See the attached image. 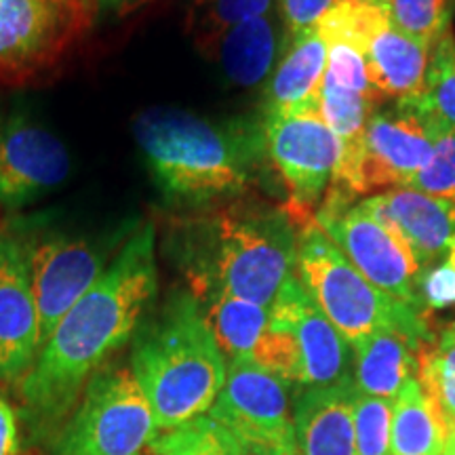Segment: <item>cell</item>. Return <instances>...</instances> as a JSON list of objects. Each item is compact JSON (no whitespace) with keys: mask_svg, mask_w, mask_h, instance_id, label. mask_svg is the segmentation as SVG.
Wrapping results in <instances>:
<instances>
[{"mask_svg":"<svg viewBox=\"0 0 455 455\" xmlns=\"http://www.w3.org/2000/svg\"><path fill=\"white\" fill-rule=\"evenodd\" d=\"M261 131L270 171L287 190L284 212L295 228L306 226L315 220L338 173L341 158L338 135L323 121L318 106L264 114Z\"/></svg>","mask_w":455,"mask_h":455,"instance_id":"cell-8","label":"cell"},{"mask_svg":"<svg viewBox=\"0 0 455 455\" xmlns=\"http://www.w3.org/2000/svg\"><path fill=\"white\" fill-rule=\"evenodd\" d=\"M315 30L327 43H350L361 51L384 100H415L422 91L430 49L392 24L382 0H338Z\"/></svg>","mask_w":455,"mask_h":455,"instance_id":"cell-10","label":"cell"},{"mask_svg":"<svg viewBox=\"0 0 455 455\" xmlns=\"http://www.w3.org/2000/svg\"><path fill=\"white\" fill-rule=\"evenodd\" d=\"M315 221L350 264L379 291L426 310L419 299L422 266L418 264L405 238L375 218L365 203H355V198L329 188L321 207L316 209Z\"/></svg>","mask_w":455,"mask_h":455,"instance_id":"cell-9","label":"cell"},{"mask_svg":"<svg viewBox=\"0 0 455 455\" xmlns=\"http://www.w3.org/2000/svg\"><path fill=\"white\" fill-rule=\"evenodd\" d=\"M270 325L284 329L295 339L304 388L333 386L352 378L350 344L323 315L295 272L272 301Z\"/></svg>","mask_w":455,"mask_h":455,"instance_id":"cell-13","label":"cell"},{"mask_svg":"<svg viewBox=\"0 0 455 455\" xmlns=\"http://www.w3.org/2000/svg\"><path fill=\"white\" fill-rule=\"evenodd\" d=\"M426 112V110H424ZM432 118V152L428 163L415 175L413 190L455 204V129Z\"/></svg>","mask_w":455,"mask_h":455,"instance_id":"cell-29","label":"cell"},{"mask_svg":"<svg viewBox=\"0 0 455 455\" xmlns=\"http://www.w3.org/2000/svg\"><path fill=\"white\" fill-rule=\"evenodd\" d=\"M158 435L155 413L129 367L108 363L84 386L51 455H140Z\"/></svg>","mask_w":455,"mask_h":455,"instance_id":"cell-6","label":"cell"},{"mask_svg":"<svg viewBox=\"0 0 455 455\" xmlns=\"http://www.w3.org/2000/svg\"><path fill=\"white\" fill-rule=\"evenodd\" d=\"M20 453V419L9 398L0 395V455Z\"/></svg>","mask_w":455,"mask_h":455,"instance_id":"cell-35","label":"cell"},{"mask_svg":"<svg viewBox=\"0 0 455 455\" xmlns=\"http://www.w3.org/2000/svg\"><path fill=\"white\" fill-rule=\"evenodd\" d=\"M356 386L350 379L304 388L293 403L298 455H356L355 405Z\"/></svg>","mask_w":455,"mask_h":455,"instance_id":"cell-18","label":"cell"},{"mask_svg":"<svg viewBox=\"0 0 455 455\" xmlns=\"http://www.w3.org/2000/svg\"><path fill=\"white\" fill-rule=\"evenodd\" d=\"M158 291L156 230L135 226L104 275L57 323L20 382L28 422L49 426L70 413L93 373L138 331Z\"/></svg>","mask_w":455,"mask_h":455,"instance_id":"cell-1","label":"cell"},{"mask_svg":"<svg viewBox=\"0 0 455 455\" xmlns=\"http://www.w3.org/2000/svg\"><path fill=\"white\" fill-rule=\"evenodd\" d=\"M413 101L430 116L455 129V38L451 32L430 49L424 87Z\"/></svg>","mask_w":455,"mask_h":455,"instance_id":"cell-26","label":"cell"},{"mask_svg":"<svg viewBox=\"0 0 455 455\" xmlns=\"http://www.w3.org/2000/svg\"><path fill=\"white\" fill-rule=\"evenodd\" d=\"M418 382L441 407L447 422L455 413V323L419 350Z\"/></svg>","mask_w":455,"mask_h":455,"instance_id":"cell-25","label":"cell"},{"mask_svg":"<svg viewBox=\"0 0 455 455\" xmlns=\"http://www.w3.org/2000/svg\"><path fill=\"white\" fill-rule=\"evenodd\" d=\"M447 435L441 407L418 378L409 379L392 401V455H441Z\"/></svg>","mask_w":455,"mask_h":455,"instance_id":"cell-22","label":"cell"},{"mask_svg":"<svg viewBox=\"0 0 455 455\" xmlns=\"http://www.w3.org/2000/svg\"><path fill=\"white\" fill-rule=\"evenodd\" d=\"M419 299L424 308L445 310L455 306V243L445 258L419 278Z\"/></svg>","mask_w":455,"mask_h":455,"instance_id":"cell-33","label":"cell"},{"mask_svg":"<svg viewBox=\"0 0 455 455\" xmlns=\"http://www.w3.org/2000/svg\"><path fill=\"white\" fill-rule=\"evenodd\" d=\"M131 371L150 403L158 432L212 411L226 384L228 363L190 291L173 293L133 333Z\"/></svg>","mask_w":455,"mask_h":455,"instance_id":"cell-4","label":"cell"},{"mask_svg":"<svg viewBox=\"0 0 455 455\" xmlns=\"http://www.w3.org/2000/svg\"><path fill=\"white\" fill-rule=\"evenodd\" d=\"M441 455H455V428H449L445 449H443Z\"/></svg>","mask_w":455,"mask_h":455,"instance_id":"cell-38","label":"cell"},{"mask_svg":"<svg viewBox=\"0 0 455 455\" xmlns=\"http://www.w3.org/2000/svg\"><path fill=\"white\" fill-rule=\"evenodd\" d=\"M352 418L356 455H392V401L356 390Z\"/></svg>","mask_w":455,"mask_h":455,"instance_id":"cell-30","label":"cell"},{"mask_svg":"<svg viewBox=\"0 0 455 455\" xmlns=\"http://www.w3.org/2000/svg\"><path fill=\"white\" fill-rule=\"evenodd\" d=\"M148 0H87L89 15L101 17H123L138 11Z\"/></svg>","mask_w":455,"mask_h":455,"instance_id":"cell-36","label":"cell"},{"mask_svg":"<svg viewBox=\"0 0 455 455\" xmlns=\"http://www.w3.org/2000/svg\"><path fill=\"white\" fill-rule=\"evenodd\" d=\"M283 43H287V30L281 15L272 11L224 32L203 53L218 61L228 83L251 89L268 83L283 55Z\"/></svg>","mask_w":455,"mask_h":455,"instance_id":"cell-19","label":"cell"},{"mask_svg":"<svg viewBox=\"0 0 455 455\" xmlns=\"http://www.w3.org/2000/svg\"><path fill=\"white\" fill-rule=\"evenodd\" d=\"M295 276L348 344L390 329L432 341L424 310L379 291L350 264L315 220L298 228Z\"/></svg>","mask_w":455,"mask_h":455,"instance_id":"cell-5","label":"cell"},{"mask_svg":"<svg viewBox=\"0 0 455 455\" xmlns=\"http://www.w3.org/2000/svg\"><path fill=\"white\" fill-rule=\"evenodd\" d=\"M276 0H195L188 30L195 34L198 49L204 51L221 34L275 11Z\"/></svg>","mask_w":455,"mask_h":455,"instance_id":"cell-24","label":"cell"},{"mask_svg":"<svg viewBox=\"0 0 455 455\" xmlns=\"http://www.w3.org/2000/svg\"><path fill=\"white\" fill-rule=\"evenodd\" d=\"M375 218L405 238L426 272L445 258L455 243V204L413 188H390L363 198Z\"/></svg>","mask_w":455,"mask_h":455,"instance_id":"cell-17","label":"cell"},{"mask_svg":"<svg viewBox=\"0 0 455 455\" xmlns=\"http://www.w3.org/2000/svg\"><path fill=\"white\" fill-rule=\"evenodd\" d=\"M70 152L41 124L11 118L0 133V207L20 209L60 188L70 175Z\"/></svg>","mask_w":455,"mask_h":455,"instance_id":"cell-15","label":"cell"},{"mask_svg":"<svg viewBox=\"0 0 455 455\" xmlns=\"http://www.w3.org/2000/svg\"><path fill=\"white\" fill-rule=\"evenodd\" d=\"M447 428H455V413L447 419Z\"/></svg>","mask_w":455,"mask_h":455,"instance_id":"cell-39","label":"cell"},{"mask_svg":"<svg viewBox=\"0 0 455 455\" xmlns=\"http://www.w3.org/2000/svg\"><path fill=\"white\" fill-rule=\"evenodd\" d=\"M289 386L249 356L232 358L224 388L207 415L238 455H298Z\"/></svg>","mask_w":455,"mask_h":455,"instance_id":"cell-11","label":"cell"},{"mask_svg":"<svg viewBox=\"0 0 455 455\" xmlns=\"http://www.w3.org/2000/svg\"><path fill=\"white\" fill-rule=\"evenodd\" d=\"M338 0H276L278 15L287 30V36H295L306 30H315L323 15Z\"/></svg>","mask_w":455,"mask_h":455,"instance_id":"cell-34","label":"cell"},{"mask_svg":"<svg viewBox=\"0 0 455 455\" xmlns=\"http://www.w3.org/2000/svg\"><path fill=\"white\" fill-rule=\"evenodd\" d=\"M133 138L163 201L184 212L249 198L270 169L261 123L150 108L133 121Z\"/></svg>","mask_w":455,"mask_h":455,"instance_id":"cell-2","label":"cell"},{"mask_svg":"<svg viewBox=\"0 0 455 455\" xmlns=\"http://www.w3.org/2000/svg\"><path fill=\"white\" fill-rule=\"evenodd\" d=\"M432 118L413 100L375 108L365 129L363 188L365 196L378 188H409L428 163Z\"/></svg>","mask_w":455,"mask_h":455,"instance_id":"cell-12","label":"cell"},{"mask_svg":"<svg viewBox=\"0 0 455 455\" xmlns=\"http://www.w3.org/2000/svg\"><path fill=\"white\" fill-rule=\"evenodd\" d=\"M281 60L264 89V114L316 108L327 70V43L316 30L287 36Z\"/></svg>","mask_w":455,"mask_h":455,"instance_id":"cell-21","label":"cell"},{"mask_svg":"<svg viewBox=\"0 0 455 455\" xmlns=\"http://www.w3.org/2000/svg\"><path fill=\"white\" fill-rule=\"evenodd\" d=\"M325 76L335 84H339V87L358 91V93L371 95V98H382L379 91L373 87L371 78H369L365 60H363L361 51L352 47L350 43H341V41L327 43Z\"/></svg>","mask_w":455,"mask_h":455,"instance_id":"cell-32","label":"cell"},{"mask_svg":"<svg viewBox=\"0 0 455 455\" xmlns=\"http://www.w3.org/2000/svg\"><path fill=\"white\" fill-rule=\"evenodd\" d=\"M83 28L43 0H0V78L20 83L47 72Z\"/></svg>","mask_w":455,"mask_h":455,"instance_id":"cell-14","label":"cell"},{"mask_svg":"<svg viewBox=\"0 0 455 455\" xmlns=\"http://www.w3.org/2000/svg\"><path fill=\"white\" fill-rule=\"evenodd\" d=\"M395 24L409 38L432 49L449 32L455 0H382Z\"/></svg>","mask_w":455,"mask_h":455,"instance_id":"cell-27","label":"cell"},{"mask_svg":"<svg viewBox=\"0 0 455 455\" xmlns=\"http://www.w3.org/2000/svg\"><path fill=\"white\" fill-rule=\"evenodd\" d=\"M430 341H418L401 331L369 333L350 344L352 382L361 395L395 401L409 379L418 378L419 350Z\"/></svg>","mask_w":455,"mask_h":455,"instance_id":"cell-20","label":"cell"},{"mask_svg":"<svg viewBox=\"0 0 455 455\" xmlns=\"http://www.w3.org/2000/svg\"><path fill=\"white\" fill-rule=\"evenodd\" d=\"M195 298L224 356L230 361L238 356H251L270 325L268 306L235 298L220 289H212Z\"/></svg>","mask_w":455,"mask_h":455,"instance_id":"cell-23","label":"cell"},{"mask_svg":"<svg viewBox=\"0 0 455 455\" xmlns=\"http://www.w3.org/2000/svg\"><path fill=\"white\" fill-rule=\"evenodd\" d=\"M43 3H47L49 7L61 11L64 15L76 20L78 24H83V26L89 24L91 15L87 9V0H43Z\"/></svg>","mask_w":455,"mask_h":455,"instance_id":"cell-37","label":"cell"},{"mask_svg":"<svg viewBox=\"0 0 455 455\" xmlns=\"http://www.w3.org/2000/svg\"><path fill=\"white\" fill-rule=\"evenodd\" d=\"M249 358L258 363L259 367H264L266 371L278 375L284 382L301 386V361L298 346H295L291 333H287L284 329L268 325Z\"/></svg>","mask_w":455,"mask_h":455,"instance_id":"cell-31","label":"cell"},{"mask_svg":"<svg viewBox=\"0 0 455 455\" xmlns=\"http://www.w3.org/2000/svg\"><path fill=\"white\" fill-rule=\"evenodd\" d=\"M150 449L155 455H238L226 432L209 415L161 432L150 443Z\"/></svg>","mask_w":455,"mask_h":455,"instance_id":"cell-28","label":"cell"},{"mask_svg":"<svg viewBox=\"0 0 455 455\" xmlns=\"http://www.w3.org/2000/svg\"><path fill=\"white\" fill-rule=\"evenodd\" d=\"M135 228V226H133ZM30 266L34 299L38 310L41 348L68 310L93 287L114 259V249L133 230L116 236H83L49 228L13 226Z\"/></svg>","mask_w":455,"mask_h":455,"instance_id":"cell-7","label":"cell"},{"mask_svg":"<svg viewBox=\"0 0 455 455\" xmlns=\"http://www.w3.org/2000/svg\"><path fill=\"white\" fill-rule=\"evenodd\" d=\"M38 352V310L30 266L15 232H0V379L20 384Z\"/></svg>","mask_w":455,"mask_h":455,"instance_id":"cell-16","label":"cell"},{"mask_svg":"<svg viewBox=\"0 0 455 455\" xmlns=\"http://www.w3.org/2000/svg\"><path fill=\"white\" fill-rule=\"evenodd\" d=\"M171 235L192 295L220 289L270 308L295 272L298 228L284 207L243 198L180 220Z\"/></svg>","mask_w":455,"mask_h":455,"instance_id":"cell-3","label":"cell"}]
</instances>
